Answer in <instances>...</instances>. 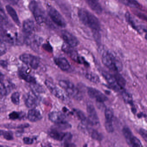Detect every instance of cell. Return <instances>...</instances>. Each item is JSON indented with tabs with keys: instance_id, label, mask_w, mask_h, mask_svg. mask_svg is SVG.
Instances as JSON below:
<instances>
[{
	"instance_id": "cell-1",
	"label": "cell",
	"mask_w": 147,
	"mask_h": 147,
	"mask_svg": "<svg viewBox=\"0 0 147 147\" xmlns=\"http://www.w3.org/2000/svg\"><path fill=\"white\" fill-rule=\"evenodd\" d=\"M78 16L82 23L92 30L96 40L100 39V24L98 19L91 12L84 8L79 9Z\"/></svg>"
},
{
	"instance_id": "cell-2",
	"label": "cell",
	"mask_w": 147,
	"mask_h": 147,
	"mask_svg": "<svg viewBox=\"0 0 147 147\" xmlns=\"http://www.w3.org/2000/svg\"><path fill=\"white\" fill-rule=\"evenodd\" d=\"M102 61L104 65L111 70L118 72L122 69L123 65L121 62L112 53L108 51L103 52L102 55Z\"/></svg>"
},
{
	"instance_id": "cell-3",
	"label": "cell",
	"mask_w": 147,
	"mask_h": 147,
	"mask_svg": "<svg viewBox=\"0 0 147 147\" xmlns=\"http://www.w3.org/2000/svg\"><path fill=\"white\" fill-rule=\"evenodd\" d=\"M59 83L60 86L63 88L68 95L73 98L77 100L82 99V96L81 93L72 82L68 81L62 80L60 81Z\"/></svg>"
},
{
	"instance_id": "cell-4",
	"label": "cell",
	"mask_w": 147,
	"mask_h": 147,
	"mask_svg": "<svg viewBox=\"0 0 147 147\" xmlns=\"http://www.w3.org/2000/svg\"><path fill=\"white\" fill-rule=\"evenodd\" d=\"M29 7L36 23L40 25L43 24L45 21V16L38 4L36 1H32L29 4Z\"/></svg>"
},
{
	"instance_id": "cell-5",
	"label": "cell",
	"mask_w": 147,
	"mask_h": 147,
	"mask_svg": "<svg viewBox=\"0 0 147 147\" xmlns=\"http://www.w3.org/2000/svg\"><path fill=\"white\" fill-rule=\"evenodd\" d=\"M48 13L51 20L57 26L62 28L66 27V23L65 20L56 9L50 7L48 8Z\"/></svg>"
},
{
	"instance_id": "cell-6",
	"label": "cell",
	"mask_w": 147,
	"mask_h": 147,
	"mask_svg": "<svg viewBox=\"0 0 147 147\" xmlns=\"http://www.w3.org/2000/svg\"><path fill=\"white\" fill-rule=\"evenodd\" d=\"M20 61L33 69H36L39 66V61L38 58L30 54H24L20 57Z\"/></svg>"
},
{
	"instance_id": "cell-7",
	"label": "cell",
	"mask_w": 147,
	"mask_h": 147,
	"mask_svg": "<svg viewBox=\"0 0 147 147\" xmlns=\"http://www.w3.org/2000/svg\"><path fill=\"white\" fill-rule=\"evenodd\" d=\"M45 84L48 89L53 95L63 101L67 100V96L61 89L49 81H45Z\"/></svg>"
},
{
	"instance_id": "cell-8",
	"label": "cell",
	"mask_w": 147,
	"mask_h": 147,
	"mask_svg": "<svg viewBox=\"0 0 147 147\" xmlns=\"http://www.w3.org/2000/svg\"><path fill=\"white\" fill-rule=\"evenodd\" d=\"M87 112L88 114V120L90 126H96L99 124V120L94 107L92 104L87 106Z\"/></svg>"
},
{
	"instance_id": "cell-9",
	"label": "cell",
	"mask_w": 147,
	"mask_h": 147,
	"mask_svg": "<svg viewBox=\"0 0 147 147\" xmlns=\"http://www.w3.org/2000/svg\"><path fill=\"white\" fill-rule=\"evenodd\" d=\"M50 136L53 139L57 141H65L67 142L72 138V135L70 133H65L57 129H52L49 132Z\"/></svg>"
},
{
	"instance_id": "cell-10",
	"label": "cell",
	"mask_w": 147,
	"mask_h": 147,
	"mask_svg": "<svg viewBox=\"0 0 147 147\" xmlns=\"http://www.w3.org/2000/svg\"><path fill=\"white\" fill-rule=\"evenodd\" d=\"M43 39L42 38L36 35H31L30 36L25 38V42L34 51H37L39 49Z\"/></svg>"
},
{
	"instance_id": "cell-11",
	"label": "cell",
	"mask_w": 147,
	"mask_h": 147,
	"mask_svg": "<svg viewBox=\"0 0 147 147\" xmlns=\"http://www.w3.org/2000/svg\"><path fill=\"white\" fill-rule=\"evenodd\" d=\"M62 37L67 45L74 48L79 45V41L74 36L67 30L62 31Z\"/></svg>"
},
{
	"instance_id": "cell-12",
	"label": "cell",
	"mask_w": 147,
	"mask_h": 147,
	"mask_svg": "<svg viewBox=\"0 0 147 147\" xmlns=\"http://www.w3.org/2000/svg\"><path fill=\"white\" fill-rule=\"evenodd\" d=\"M87 93L88 96L96 101L100 103L105 102L107 100V98L104 94L96 88H88Z\"/></svg>"
},
{
	"instance_id": "cell-13",
	"label": "cell",
	"mask_w": 147,
	"mask_h": 147,
	"mask_svg": "<svg viewBox=\"0 0 147 147\" xmlns=\"http://www.w3.org/2000/svg\"><path fill=\"white\" fill-rule=\"evenodd\" d=\"M102 74L111 87L115 91L121 92L124 90L123 88L120 86L117 83L114 76H112L111 75L106 72H103Z\"/></svg>"
},
{
	"instance_id": "cell-14",
	"label": "cell",
	"mask_w": 147,
	"mask_h": 147,
	"mask_svg": "<svg viewBox=\"0 0 147 147\" xmlns=\"http://www.w3.org/2000/svg\"><path fill=\"white\" fill-rule=\"evenodd\" d=\"M34 30L35 24L32 20L27 19L24 21L23 24V32L25 35V38L33 35Z\"/></svg>"
},
{
	"instance_id": "cell-15",
	"label": "cell",
	"mask_w": 147,
	"mask_h": 147,
	"mask_svg": "<svg viewBox=\"0 0 147 147\" xmlns=\"http://www.w3.org/2000/svg\"><path fill=\"white\" fill-rule=\"evenodd\" d=\"M62 50L65 53H67L70 58L74 60V61L78 63H82V60L81 57L79 56L77 52L72 49V47L68 45H64L62 47Z\"/></svg>"
},
{
	"instance_id": "cell-16",
	"label": "cell",
	"mask_w": 147,
	"mask_h": 147,
	"mask_svg": "<svg viewBox=\"0 0 147 147\" xmlns=\"http://www.w3.org/2000/svg\"><path fill=\"white\" fill-rule=\"evenodd\" d=\"M49 118L51 122L56 124L61 123L67 122L66 117L64 114L61 112H52L49 114Z\"/></svg>"
},
{
	"instance_id": "cell-17",
	"label": "cell",
	"mask_w": 147,
	"mask_h": 147,
	"mask_svg": "<svg viewBox=\"0 0 147 147\" xmlns=\"http://www.w3.org/2000/svg\"><path fill=\"white\" fill-rule=\"evenodd\" d=\"M25 103L27 107L34 108L38 105V100L36 96L33 93H29L25 99Z\"/></svg>"
},
{
	"instance_id": "cell-18",
	"label": "cell",
	"mask_w": 147,
	"mask_h": 147,
	"mask_svg": "<svg viewBox=\"0 0 147 147\" xmlns=\"http://www.w3.org/2000/svg\"><path fill=\"white\" fill-rule=\"evenodd\" d=\"M55 63L63 71H67L70 68V65L67 60L64 57H57L55 58Z\"/></svg>"
},
{
	"instance_id": "cell-19",
	"label": "cell",
	"mask_w": 147,
	"mask_h": 147,
	"mask_svg": "<svg viewBox=\"0 0 147 147\" xmlns=\"http://www.w3.org/2000/svg\"><path fill=\"white\" fill-rule=\"evenodd\" d=\"M86 2L90 8L97 14H101L102 7L97 0H86Z\"/></svg>"
},
{
	"instance_id": "cell-20",
	"label": "cell",
	"mask_w": 147,
	"mask_h": 147,
	"mask_svg": "<svg viewBox=\"0 0 147 147\" xmlns=\"http://www.w3.org/2000/svg\"><path fill=\"white\" fill-rule=\"evenodd\" d=\"M28 118L31 122H35L40 120L42 118V116L39 111L32 108L29 111Z\"/></svg>"
},
{
	"instance_id": "cell-21",
	"label": "cell",
	"mask_w": 147,
	"mask_h": 147,
	"mask_svg": "<svg viewBox=\"0 0 147 147\" xmlns=\"http://www.w3.org/2000/svg\"><path fill=\"white\" fill-rule=\"evenodd\" d=\"M5 8L7 13L11 17L13 20L14 21V23L17 25L20 26V22L16 11L13 9V7H12L11 5H7L6 6Z\"/></svg>"
},
{
	"instance_id": "cell-22",
	"label": "cell",
	"mask_w": 147,
	"mask_h": 147,
	"mask_svg": "<svg viewBox=\"0 0 147 147\" xmlns=\"http://www.w3.org/2000/svg\"><path fill=\"white\" fill-rule=\"evenodd\" d=\"M123 133L125 138L126 142L129 146H130L132 140L134 139L135 136H133L132 132L128 127H124L123 129Z\"/></svg>"
},
{
	"instance_id": "cell-23",
	"label": "cell",
	"mask_w": 147,
	"mask_h": 147,
	"mask_svg": "<svg viewBox=\"0 0 147 147\" xmlns=\"http://www.w3.org/2000/svg\"><path fill=\"white\" fill-rule=\"evenodd\" d=\"M19 76L21 79L26 81V82L31 83L32 84H35L36 83V80L33 76L27 74L25 71L21 70L19 72Z\"/></svg>"
},
{
	"instance_id": "cell-24",
	"label": "cell",
	"mask_w": 147,
	"mask_h": 147,
	"mask_svg": "<svg viewBox=\"0 0 147 147\" xmlns=\"http://www.w3.org/2000/svg\"><path fill=\"white\" fill-rule=\"evenodd\" d=\"M123 5L131 8L140 9L141 5L136 0H119Z\"/></svg>"
},
{
	"instance_id": "cell-25",
	"label": "cell",
	"mask_w": 147,
	"mask_h": 147,
	"mask_svg": "<svg viewBox=\"0 0 147 147\" xmlns=\"http://www.w3.org/2000/svg\"><path fill=\"white\" fill-rule=\"evenodd\" d=\"M85 77L90 81L94 83H98L99 82L100 79L99 76L96 74L90 71H86L85 72Z\"/></svg>"
},
{
	"instance_id": "cell-26",
	"label": "cell",
	"mask_w": 147,
	"mask_h": 147,
	"mask_svg": "<svg viewBox=\"0 0 147 147\" xmlns=\"http://www.w3.org/2000/svg\"><path fill=\"white\" fill-rule=\"evenodd\" d=\"M3 81H0V96H4L7 95L10 92V88L5 85Z\"/></svg>"
},
{
	"instance_id": "cell-27",
	"label": "cell",
	"mask_w": 147,
	"mask_h": 147,
	"mask_svg": "<svg viewBox=\"0 0 147 147\" xmlns=\"http://www.w3.org/2000/svg\"><path fill=\"white\" fill-rule=\"evenodd\" d=\"M122 96L124 100L127 104H132L133 102V99H132V96L129 93L127 92L124 89L122 92Z\"/></svg>"
},
{
	"instance_id": "cell-28",
	"label": "cell",
	"mask_w": 147,
	"mask_h": 147,
	"mask_svg": "<svg viewBox=\"0 0 147 147\" xmlns=\"http://www.w3.org/2000/svg\"><path fill=\"white\" fill-rule=\"evenodd\" d=\"M114 77L118 84L121 87L123 88L126 84L125 80L124 79L123 77L120 74H118V73L115 74Z\"/></svg>"
},
{
	"instance_id": "cell-29",
	"label": "cell",
	"mask_w": 147,
	"mask_h": 147,
	"mask_svg": "<svg viewBox=\"0 0 147 147\" xmlns=\"http://www.w3.org/2000/svg\"><path fill=\"white\" fill-rule=\"evenodd\" d=\"M125 18L127 22L129 23L130 25H131V26L133 28V29H135L136 30L138 31V28L137 26H136V24L133 21L132 18L130 14L128 12L125 13Z\"/></svg>"
},
{
	"instance_id": "cell-30",
	"label": "cell",
	"mask_w": 147,
	"mask_h": 147,
	"mask_svg": "<svg viewBox=\"0 0 147 147\" xmlns=\"http://www.w3.org/2000/svg\"><path fill=\"white\" fill-rule=\"evenodd\" d=\"M20 94L18 92H15L12 94L11 96V99L12 102L15 105H18L20 104Z\"/></svg>"
},
{
	"instance_id": "cell-31",
	"label": "cell",
	"mask_w": 147,
	"mask_h": 147,
	"mask_svg": "<svg viewBox=\"0 0 147 147\" xmlns=\"http://www.w3.org/2000/svg\"><path fill=\"white\" fill-rule=\"evenodd\" d=\"M112 121L106 120L105 123V127L107 131V132H109V133H111L114 130Z\"/></svg>"
},
{
	"instance_id": "cell-32",
	"label": "cell",
	"mask_w": 147,
	"mask_h": 147,
	"mask_svg": "<svg viewBox=\"0 0 147 147\" xmlns=\"http://www.w3.org/2000/svg\"><path fill=\"white\" fill-rule=\"evenodd\" d=\"M105 117L106 120L113 121V114L112 111L111 109H106L105 111Z\"/></svg>"
},
{
	"instance_id": "cell-33",
	"label": "cell",
	"mask_w": 147,
	"mask_h": 147,
	"mask_svg": "<svg viewBox=\"0 0 147 147\" xmlns=\"http://www.w3.org/2000/svg\"><path fill=\"white\" fill-rule=\"evenodd\" d=\"M7 51L6 46L5 43L0 39V57L4 55Z\"/></svg>"
},
{
	"instance_id": "cell-34",
	"label": "cell",
	"mask_w": 147,
	"mask_h": 147,
	"mask_svg": "<svg viewBox=\"0 0 147 147\" xmlns=\"http://www.w3.org/2000/svg\"><path fill=\"white\" fill-rule=\"evenodd\" d=\"M7 18L3 8H0V21L4 23L7 22Z\"/></svg>"
},
{
	"instance_id": "cell-35",
	"label": "cell",
	"mask_w": 147,
	"mask_h": 147,
	"mask_svg": "<svg viewBox=\"0 0 147 147\" xmlns=\"http://www.w3.org/2000/svg\"><path fill=\"white\" fill-rule=\"evenodd\" d=\"M9 117L10 119L15 120L19 118L20 117V114L17 112H13L9 114Z\"/></svg>"
},
{
	"instance_id": "cell-36",
	"label": "cell",
	"mask_w": 147,
	"mask_h": 147,
	"mask_svg": "<svg viewBox=\"0 0 147 147\" xmlns=\"http://www.w3.org/2000/svg\"><path fill=\"white\" fill-rule=\"evenodd\" d=\"M3 136L7 140H11L13 139L12 133L11 131H5Z\"/></svg>"
},
{
	"instance_id": "cell-37",
	"label": "cell",
	"mask_w": 147,
	"mask_h": 147,
	"mask_svg": "<svg viewBox=\"0 0 147 147\" xmlns=\"http://www.w3.org/2000/svg\"><path fill=\"white\" fill-rule=\"evenodd\" d=\"M139 133H140L142 137L144 138L145 142H147V132L146 130L143 129H141L139 130Z\"/></svg>"
},
{
	"instance_id": "cell-38",
	"label": "cell",
	"mask_w": 147,
	"mask_h": 147,
	"mask_svg": "<svg viewBox=\"0 0 147 147\" xmlns=\"http://www.w3.org/2000/svg\"><path fill=\"white\" fill-rule=\"evenodd\" d=\"M42 47L46 51H48V52H52L53 51V49H52V47L49 44H44L43 45Z\"/></svg>"
},
{
	"instance_id": "cell-39",
	"label": "cell",
	"mask_w": 147,
	"mask_h": 147,
	"mask_svg": "<svg viewBox=\"0 0 147 147\" xmlns=\"http://www.w3.org/2000/svg\"><path fill=\"white\" fill-rule=\"evenodd\" d=\"M23 142L25 144H31L33 143V140L32 138H30L25 137L23 139Z\"/></svg>"
},
{
	"instance_id": "cell-40",
	"label": "cell",
	"mask_w": 147,
	"mask_h": 147,
	"mask_svg": "<svg viewBox=\"0 0 147 147\" xmlns=\"http://www.w3.org/2000/svg\"><path fill=\"white\" fill-rule=\"evenodd\" d=\"M7 1L11 5H14L18 3L19 0H7Z\"/></svg>"
},
{
	"instance_id": "cell-41",
	"label": "cell",
	"mask_w": 147,
	"mask_h": 147,
	"mask_svg": "<svg viewBox=\"0 0 147 147\" xmlns=\"http://www.w3.org/2000/svg\"><path fill=\"white\" fill-rule=\"evenodd\" d=\"M7 62H6L5 61H0V65H1L3 67H7Z\"/></svg>"
},
{
	"instance_id": "cell-42",
	"label": "cell",
	"mask_w": 147,
	"mask_h": 147,
	"mask_svg": "<svg viewBox=\"0 0 147 147\" xmlns=\"http://www.w3.org/2000/svg\"><path fill=\"white\" fill-rule=\"evenodd\" d=\"M4 76L0 72V81H3L4 80Z\"/></svg>"
},
{
	"instance_id": "cell-43",
	"label": "cell",
	"mask_w": 147,
	"mask_h": 147,
	"mask_svg": "<svg viewBox=\"0 0 147 147\" xmlns=\"http://www.w3.org/2000/svg\"><path fill=\"white\" fill-rule=\"evenodd\" d=\"M5 132V131L0 130V136H3Z\"/></svg>"
},
{
	"instance_id": "cell-44",
	"label": "cell",
	"mask_w": 147,
	"mask_h": 147,
	"mask_svg": "<svg viewBox=\"0 0 147 147\" xmlns=\"http://www.w3.org/2000/svg\"><path fill=\"white\" fill-rule=\"evenodd\" d=\"M1 25H0V31H1Z\"/></svg>"
},
{
	"instance_id": "cell-45",
	"label": "cell",
	"mask_w": 147,
	"mask_h": 147,
	"mask_svg": "<svg viewBox=\"0 0 147 147\" xmlns=\"http://www.w3.org/2000/svg\"><path fill=\"white\" fill-rule=\"evenodd\" d=\"M0 8H2V7H1V5H0Z\"/></svg>"
}]
</instances>
